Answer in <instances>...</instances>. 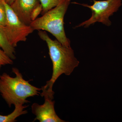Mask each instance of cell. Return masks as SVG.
Masks as SVG:
<instances>
[{"mask_svg": "<svg viewBox=\"0 0 122 122\" xmlns=\"http://www.w3.org/2000/svg\"><path fill=\"white\" fill-rule=\"evenodd\" d=\"M13 62L0 46V71L1 67L6 65H12Z\"/></svg>", "mask_w": 122, "mask_h": 122, "instance_id": "11", "label": "cell"}, {"mask_svg": "<svg viewBox=\"0 0 122 122\" xmlns=\"http://www.w3.org/2000/svg\"><path fill=\"white\" fill-rule=\"evenodd\" d=\"M63 0H40L42 7V15L49 10L56 7Z\"/></svg>", "mask_w": 122, "mask_h": 122, "instance_id": "10", "label": "cell"}, {"mask_svg": "<svg viewBox=\"0 0 122 122\" xmlns=\"http://www.w3.org/2000/svg\"><path fill=\"white\" fill-rule=\"evenodd\" d=\"M93 1V4L92 5L72 2L73 4L81 5L89 8L92 13L91 16L89 20L77 25L75 28L81 26L88 28L96 22L102 23L106 26H110L112 22L109 20V17L117 12L122 5V0H95Z\"/></svg>", "mask_w": 122, "mask_h": 122, "instance_id": "4", "label": "cell"}, {"mask_svg": "<svg viewBox=\"0 0 122 122\" xmlns=\"http://www.w3.org/2000/svg\"><path fill=\"white\" fill-rule=\"evenodd\" d=\"M0 46L11 59H16L15 49L10 44L2 27L0 26Z\"/></svg>", "mask_w": 122, "mask_h": 122, "instance_id": "9", "label": "cell"}, {"mask_svg": "<svg viewBox=\"0 0 122 122\" xmlns=\"http://www.w3.org/2000/svg\"><path fill=\"white\" fill-rule=\"evenodd\" d=\"M38 36L46 42L48 46L49 54L53 64V73L51 78L41 87V96L53 99L54 92L52 88L55 82L62 74L69 75L79 64L74 56V51L71 46L63 45L57 40H53L45 31L38 30Z\"/></svg>", "mask_w": 122, "mask_h": 122, "instance_id": "1", "label": "cell"}, {"mask_svg": "<svg viewBox=\"0 0 122 122\" xmlns=\"http://www.w3.org/2000/svg\"><path fill=\"white\" fill-rule=\"evenodd\" d=\"M42 10V5L40 3L38 5H37L35 8L33 10L31 15H30V18L32 21L35 20L37 19L38 16L41 13Z\"/></svg>", "mask_w": 122, "mask_h": 122, "instance_id": "13", "label": "cell"}, {"mask_svg": "<svg viewBox=\"0 0 122 122\" xmlns=\"http://www.w3.org/2000/svg\"><path fill=\"white\" fill-rule=\"evenodd\" d=\"M14 0H4L5 3H7L10 5H11L13 4Z\"/></svg>", "mask_w": 122, "mask_h": 122, "instance_id": "14", "label": "cell"}, {"mask_svg": "<svg viewBox=\"0 0 122 122\" xmlns=\"http://www.w3.org/2000/svg\"><path fill=\"white\" fill-rule=\"evenodd\" d=\"M6 8L4 0H0V26H4L7 22Z\"/></svg>", "mask_w": 122, "mask_h": 122, "instance_id": "12", "label": "cell"}, {"mask_svg": "<svg viewBox=\"0 0 122 122\" xmlns=\"http://www.w3.org/2000/svg\"><path fill=\"white\" fill-rule=\"evenodd\" d=\"M12 71L15 75L14 77L6 73L0 75V93L9 107L30 102L26 99L39 95L41 90L30 84V81L25 80L17 68H13Z\"/></svg>", "mask_w": 122, "mask_h": 122, "instance_id": "2", "label": "cell"}, {"mask_svg": "<svg viewBox=\"0 0 122 122\" xmlns=\"http://www.w3.org/2000/svg\"><path fill=\"white\" fill-rule=\"evenodd\" d=\"M44 104L39 105L34 103L32 106V111L36 116L34 121L40 122H63L64 120L58 117L54 109L55 102L53 99L45 97Z\"/></svg>", "mask_w": 122, "mask_h": 122, "instance_id": "6", "label": "cell"}, {"mask_svg": "<svg viewBox=\"0 0 122 122\" xmlns=\"http://www.w3.org/2000/svg\"><path fill=\"white\" fill-rule=\"evenodd\" d=\"M15 109L12 113L7 115H0V122H16V119L20 116L25 114L28 112L25 109L27 106H24L22 104L15 105Z\"/></svg>", "mask_w": 122, "mask_h": 122, "instance_id": "8", "label": "cell"}, {"mask_svg": "<svg viewBox=\"0 0 122 122\" xmlns=\"http://www.w3.org/2000/svg\"><path fill=\"white\" fill-rule=\"evenodd\" d=\"M92 0L94 1V0Z\"/></svg>", "mask_w": 122, "mask_h": 122, "instance_id": "15", "label": "cell"}, {"mask_svg": "<svg viewBox=\"0 0 122 122\" xmlns=\"http://www.w3.org/2000/svg\"><path fill=\"white\" fill-rule=\"evenodd\" d=\"M40 3V0H15L10 6L21 22L30 25L31 13Z\"/></svg>", "mask_w": 122, "mask_h": 122, "instance_id": "7", "label": "cell"}, {"mask_svg": "<svg viewBox=\"0 0 122 122\" xmlns=\"http://www.w3.org/2000/svg\"><path fill=\"white\" fill-rule=\"evenodd\" d=\"M71 0H63L53 8L30 23L34 30H45L56 38L63 45L70 47V41L66 37L64 27V18Z\"/></svg>", "mask_w": 122, "mask_h": 122, "instance_id": "3", "label": "cell"}, {"mask_svg": "<svg viewBox=\"0 0 122 122\" xmlns=\"http://www.w3.org/2000/svg\"><path fill=\"white\" fill-rule=\"evenodd\" d=\"M5 4L7 22L4 26L1 27L10 44L15 48L20 42L26 41L27 37L34 30L30 25H27L21 22L10 5L5 2Z\"/></svg>", "mask_w": 122, "mask_h": 122, "instance_id": "5", "label": "cell"}]
</instances>
